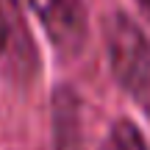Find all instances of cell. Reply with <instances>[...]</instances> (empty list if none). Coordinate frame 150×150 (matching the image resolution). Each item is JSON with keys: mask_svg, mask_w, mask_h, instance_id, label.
Instances as JSON below:
<instances>
[{"mask_svg": "<svg viewBox=\"0 0 150 150\" xmlns=\"http://www.w3.org/2000/svg\"><path fill=\"white\" fill-rule=\"evenodd\" d=\"M106 53L117 83L150 114V39L122 11H114L103 22Z\"/></svg>", "mask_w": 150, "mask_h": 150, "instance_id": "obj_1", "label": "cell"}, {"mask_svg": "<svg viewBox=\"0 0 150 150\" xmlns=\"http://www.w3.org/2000/svg\"><path fill=\"white\" fill-rule=\"evenodd\" d=\"M28 3L61 56H75L83 50L89 36V11L83 0H28Z\"/></svg>", "mask_w": 150, "mask_h": 150, "instance_id": "obj_2", "label": "cell"}, {"mask_svg": "<svg viewBox=\"0 0 150 150\" xmlns=\"http://www.w3.org/2000/svg\"><path fill=\"white\" fill-rule=\"evenodd\" d=\"M36 64V47L31 45L25 20L17 0H0V67L28 75Z\"/></svg>", "mask_w": 150, "mask_h": 150, "instance_id": "obj_3", "label": "cell"}, {"mask_svg": "<svg viewBox=\"0 0 150 150\" xmlns=\"http://www.w3.org/2000/svg\"><path fill=\"white\" fill-rule=\"evenodd\" d=\"M100 150H150V145L131 120H120V122L111 125Z\"/></svg>", "mask_w": 150, "mask_h": 150, "instance_id": "obj_4", "label": "cell"}, {"mask_svg": "<svg viewBox=\"0 0 150 150\" xmlns=\"http://www.w3.org/2000/svg\"><path fill=\"white\" fill-rule=\"evenodd\" d=\"M136 3H139V8L145 11V14H147V20H150V0H136Z\"/></svg>", "mask_w": 150, "mask_h": 150, "instance_id": "obj_5", "label": "cell"}]
</instances>
